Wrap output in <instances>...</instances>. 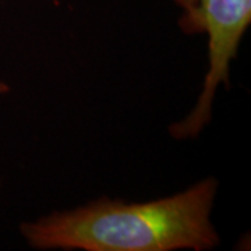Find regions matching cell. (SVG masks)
Here are the masks:
<instances>
[{"label":"cell","mask_w":251,"mask_h":251,"mask_svg":"<svg viewBox=\"0 0 251 251\" xmlns=\"http://www.w3.org/2000/svg\"><path fill=\"white\" fill-rule=\"evenodd\" d=\"M218 181L212 177L150 202L100 198L21 225L27 242L42 250H211L219 236L211 221Z\"/></svg>","instance_id":"obj_1"},{"label":"cell","mask_w":251,"mask_h":251,"mask_svg":"<svg viewBox=\"0 0 251 251\" xmlns=\"http://www.w3.org/2000/svg\"><path fill=\"white\" fill-rule=\"evenodd\" d=\"M183 10L179 27L188 35L208 36V72L196 108L169 131L177 140L194 138L212 115L219 84L229 82L230 62L237 54L243 35L251 23V0H175Z\"/></svg>","instance_id":"obj_2"}]
</instances>
